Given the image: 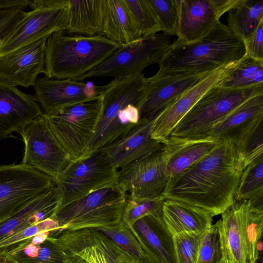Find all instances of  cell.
Segmentation results:
<instances>
[{
	"label": "cell",
	"instance_id": "obj_45",
	"mask_svg": "<svg viewBox=\"0 0 263 263\" xmlns=\"http://www.w3.org/2000/svg\"><path fill=\"white\" fill-rule=\"evenodd\" d=\"M245 55L263 61V24L261 21L253 33L243 41Z\"/></svg>",
	"mask_w": 263,
	"mask_h": 263
},
{
	"label": "cell",
	"instance_id": "obj_40",
	"mask_svg": "<svg viewBox=\"0 0 263 263\" xmlns=\"http://www.w3.org/2000/svg\"><path fill=\"white\" fill-rule=\"evenodd\" d=\"M221 261L218 220L201 235L198 263H220Z\"/></svg>",
	"mask_w": 263,
	"mask_h": 263
},
{
	"label": "cell",
	"instance_id": "obj_13",
	"mask_svg": "<svg viewBox=\"0 0 263 263\" xmlns=\"http://www.w3.org/2000/svg\"><path fill=\"white\" fill-rule=\"evenodd\" d=\"M177 41L190 43L206 36L237 0H176Z\"/></svg>",
	"mask_w": 263,
	"mask_h": 263
},
{
	"label": "cell",
	"instance_id": "obj_9",
	"mask_svg": "<svg viewBox=\"0 0 263 263\" xmlns=\"http://www.w3.org/2000/svg\"><path fill=\"white\" fill-rule=\"evenodd\" d=\"M171 45L170 36L163 33L142 37L120 46L99 66L74 81L93 77L119 79L141 73L147 66L158 64Z\"/></svg>",
	"mask_w": 263,
	"mask_h": 263
},
{
	"label": "cell",
	"instance_id": "obj_31",
	"mask_svg": "<svg viewBox=\"0 0 263 263\" xmlns=\"http://www.w3.org/2000/svg\"><path fill=\"white\" fill-rule=\"evenodd\" d=\"M263 84V61L245 55L229 65L217 85L227 89H242Z\"/></svg>",
	"mask_w": 263,
	"mask_h": 263
},
{
	"label": "cell",
	"instance_id": "obj_51",
	"mask_svg": "<svg viewBox=\"0 0 263 263\" xmlns=\"http://www.w3.org/2000/svg\"><path fill=\"white\" fill-rule=\"evenodd\" d=\"M14 263H16V262H14Z\"/></svg>",
	"mask_w": 263,
	"mask_h": 263
},
{
	"label": "cell",
	"instance_id": "obj_5",
	"mask_svg": "<svg viewBox=\"0 0 263 263\" xmlns=\"http://www.w3.org/2000/svg\"><path fill=\"white\" fill-rule=\"evenodd\" d=\"M127 193L114 182L60 206L51 218L60 231L96 229L121 222Z\"/></svg>",
	"mask_w": 263,
	"mask_h": 263
},
{
	"label": "cell",
	"instance_id": "obj_42",
	"mask_svg": "<svg viewBox=\"0 0 263 263\" xmlns=\"http://www.w3.org/2000/svg\"><path fill=\"white\" fill-rule=\"evenodd\" d=\"M60 231V227L54 220L48 218L36 222L26 229L0 241V251H6L11 246L36 234L44 232Z\"/></svg>",
	"mask_w": 263,
	"mask_h": 263
},
{
	"label": "cell",
	"instance_id": "obj_29",
	"mask_svg": "<svg viewBox=\"0 0 263 263\" xmlns=\"http://www.w3.org/2000/svg\"><path fill=\"white\" fill-rule=\"evenodd\" d=\"M104 0H68L65 31L77 35H101Z\"/></svg>",
	"mask_w": 263,
	"mask_h": 263
},
{
	"label": "cell",
	"instance_id": "obj_24",
	"mask_svg": "<svg viewBox=\"0 0 263 263\" xmlns=\"http://www.w3.org/2000/svg\"><path fill=\"white\" fill-rule=\"evenodd\" d=\"M49 236L62 250L63 263H107L89 229L57 231L50 233Z\"/></svg>",
	"mask_w": 263,
	"mask_h": 263
},
{
	"label": "cell",
	"instance_id": "obj_32",
	"mask_svg": "<svg viewBox=\"0 0 263 263\" xmlns=\"http://www.w3.org/2000/svg\"><path fill=\"white\" fill-rule=\"evenodd\" d=\"M228 12L227 26L244 41L263 21V0H237Z\"/></svg>",
	"mask_w": 263,
	"mask_h": 263
},
{
	"label": "cell",
	"instance_id": "obj_48",
	"mask_svg": "<svg viewBox=\"0 0 263 263\" xmlns=\"http://www.w3.org/2000/svg\"><path fill=\"white\" fill-rule=\"evenodd\" d=\"M261 239H260L257 246L258 258L256 263H262V242Z\"/></svg>",
	"mask_w": 263,
	"mask_h": 263
},
{
	"label": "cell",
	"instance_id": "obj_10",
	"mask_svg": "<svg viewBox=\"0 0 263 263\" xmlns=\"http://www.w3.org/2000/svg\"><path fill=\"white\" fill-rule=\"evenodd\" d=\"M46 174L29 166H0V223L14 216L54 185Z\"/></svg>",
	"mask_w": 263,
	"mask_h": 263
},
{
	"label": "cell",
	"instance_id": "obj_34",
	"mask_svg": "<svg viewBox=\"0 0 263 263\" xmlns=\"http://www.w3.org/2000/svg\"><path fill=\"white\" fill-rule=\"evenodd\" d=\"M263 193V155L243 170L236 191V201L251 200Z\"/></svg>",
	"mask_w": 263,
	"mask_h": 263
},
{
	"label": "cell",
	"instance_id": "obj_46",
	"mask_svg": "<svg viewBox=\"0 0 263 263\" xmlns=\"http://www.w3.org/2000/svg\"><path fill=\"white\" fill-rule=\"evenodd\" d=\"M131 230L144 250L143 255L141 258H140L142 263H167L160 257L152 252L146 247L141 236L134 228H131Z\"/></svg>",
	"mask_w": 263,
	"mask_h": 263
},
{
	"label": "cell",
	"instance_id": "obj_14",
	"mask_svg": "<svg viewBox=\"0 0 263 263\" xmlns=\"http://www.w3.org/2000/svg\"><path fill=\"white\" fill-rule=\"evenodd\" d=\"M68 0H60L53 6L32 10L15 27L0 48L4 54L31 44L67 26Z\"/></svg>",
	"mask_w": 263,
	"mask_h": 263
},
{
	"label": "cell",
	"instance_id": "obj_41",
	"mask_svg": "<svg viewBox=\"0 0 263 263\" xmlns=\"http://www.w3.org/2000/svg\"><path fill=\"white\" fill-rule=\"evenodd\" d=\"M161 24V31L166 36L175 35L178 22L176 0H148Z\"/></svg>",
	"mask_w": 263,
	"mask_h": 263
},
{
	"label": "cell",
	"instance_id": "obj_16",
	"mask_svg": "<svg viewBox=\"0 0 263 263\" xmlns=\"http://www.w3.org/2000/svg\"><path fill=\"white\" fill-rule=\"evenodd\" d=\"M48 36L0 55V80L14 86H34L45 73V48Z\"/></svg>",
	"mask_w": 263,
	"mask_h": 263
},
{
	"label": "cell",
	"instance_id": "obj_39",
	"mask_svg": "<svg viewBox=\"0 0 263 263\" xmlns=\"http://www.w3.org/2000/svg\"><path fill=\"white\" fill-rule=\"evenodd\" d=\"M97 245L104 253L107 263H142L137 257L120 248L106 236L95 229H89Z\"/></svg>",
	"mask_w": 263,
	"mask_h": 263
},
{
	"label": "cell",
	"instance_id": "obj_38",
	"mask_svg": "<svg viewBox=\"0 0 263 263\" xmlns=\"http://www.w3.org/2000/svg\"><path fill=\"white\" fill-rule=\"evenodd\" d=\"M201 235L182 232L173 236L176 263H198Z\"/></svg>",
	"mask_w": 263,
	"mask_h": 263
},
{
	"label": "cell",
	"instance_id": "obj_17",
	"mask_svg": "<svg viewBox=\"0 0 263 263\" xmlns=\"http://www.w3.org/2000/svg\"><path fill=\"white\" fill-rule=\"evenodd\" d=\"M210 73L155 74L148 78L149 83L139 110L140 120H155L178 97Z\"/></svg>",
	"mask_w": 263,
	"mask_h": 263
},
{
	"label": "cell",
	"instance_id": "obj_23",
	"mask_svg": "<svg viewBox=\"0 0 263 263\" xmlns=\"http://www.w3.org/2000/svg\"><path fill=\"white\" fill-rule=\"evenodd\" d=\"M61 203L60 194L53 185L14 216L0 223V241L48 218H52Z\"/></svg>",
	"mask_w": 263,
	"mask_h": 263
},
{
	"label": "cell",
	"instance_id": "obj_47",
	"mask_svg": "<svg viewBox=\"0 0 263 263\" xmlns=\"http://www.w3.org/2000/svg\"><path fill=\"white\" fill-rule=\"evenodd\" d=\"M30 0H0V10L21 9L29 7Z\"/></svg>",
	"mask_w": 263,
	"mask_h": 263
},
{
	"label": "cell",
	"instance_id": "obj_3",
	"mask_svg": "<svg viewBox=\"0 0 263 263\" xmlns=\"http://www.w3.org/2000/svg\"><path fill=\"white\" fill-rule=\"evenodd\" d=\"M149 83V78L141 73L115 79L106 85L101 93V115L86 152L110 144L138 123L140 108Z\"/></svg>",
	"mask_w": 263,
	"mask_h": 263
},
{
	"label": "cell",
	"instance_id": "obj_11",
	"mask_svg": "<svg viewBox=\"0 0 263 263\" xmlns=\"http://www.w3.org/2000/svg\"><path fill=\"white\" fill-rule=\"evenodd\" d=\"M20 134L25 144L22 164L46 174L55 182L73 160L55 138L46 116L42 114Z\"/></svg>",
	"mask_w": 263,
	"mask_h": 263
},
{
	"label": "cell",
	"instance_id": "obj_26",
	"mask_svg": "<svg viewBox=\"0 0 263 263\" xmlns=\"http://www.w3.org/2000/svg\"><path fill=\"white\" fill-rule=\"evenodd\" d=\"M101 35L120 46L142 37L124 0H104Z\"/></svg>",
	"mask_w": 263,
	"mask_h": 263
},
{
	"label": "cell",
	"instance_id": "obj_33",
	"mask_svg": "<svg viewBox=\"0 0 263 263\" xmlns=\"http://www.w3.org/2000/svg\"><path fill=\"white\" fill-rule=\"evenodd\" d=\"M241 230L245 242L247 263H256L257 246L262 238L263 210L253 207L250 200L239 201Z\"/></svg>",
	"mask_w": 263,
	"mask_h": 263
},
{
	"label": "cell",
	"instance_id": "obj_8",
	"mask_svg": "<svg viewBox=\"0 0 263 263\" xmlns=\"http://www.w3.org/2000/svg\"><path fill=\"white\" fill-rule=\"evenodd\" d=\"M118 181V170L101 148L73 160L54 183L62 206Z\"/></svg>",
	"mask_w": 263,
	"mask_h": 263
},
{
	"label": "cell",
	"instance_id": "obj_6",
	"mask_svg": "<svg viewBox=\"0 0 263 263\" xmlns=\"http://www.w3.org/2000/svg\"><path fill=\"white\" fill-rule=\"evenodd\" d=\"M261 93H263V84L236 89L216 85L196 102L169 137L183 139L206 138L207 133L215 123L246 100Z\"/></svg>",
	"mask_w": 263,
	"mask_h": 263
},
{
	"label": "cell",
	"instance_id": "obj_50",
	"mask_svg": "<svg viewBox=\"0 0 263 263\" xmlns=\"http://www.w3.org/2000/svg\"><path fill=\"white\" fill-rule=\"evenodd\" d=\"M220 263H223L222 261Z\"/></svg>",
	"mask_w": 263,
	"mask_h": 263
},
{
	"label": "cell",
	"instance_id": "obj_21",
	"mask_svg": "<svg viewBox=\"0 0 263 263\" xmlns=\"http://www.w3.org/2000/svg\"><path fill=\"white\" fill-rule=\"evenodd\" d=\"M154 122L140 119L125 135L102 148L116 169L163 148L164 144L152 138Z\"/></svg>",
	"mask_w": 263,
	"mask_h": 263
},
{
	"label": "cell",
	"instance_id": "obj_28",
	"mask_svg": "<svg viewBox=\"0 0 263 263\" xmlns=\"http://www.w3.org/2000/svg\"><path fill=\"white\" fill-rule=\"evenodd\" d=\"M219 233L223 263H247L241 230L239 202L236 201L221 214Z\"/></svg>",
	"mask_w": 263,
	"mask_h": 263
},
{
	"label": "cell",
	"instance_id": "obj_27",
	"mask_svg": "<svg viewBox=\"0 0 263 263\" xmlns=\"http://www.w3.org/2000/svg\"><path fill=\"white\" fill-rule=\"evenodd\" d=\"M50 233H40L14 244L6 251L8 256L16 263H63V252Z\"/></svg>",
	"mask_w": 263,
	"mask_h": 263
},
{
	"label": "cell",
	"instance_id": "obj_15",
	"mask_svg": "<svg viewBox=\"0 0 263 263\" xmlns=\"http://www.w3.org/2000/svg\"><path fill=\"white\" fill-rule=\"evenodd\" d=\"M35 98L43 114L49 115L77 103L89 101L100 97L106 88L69 79L37 78L34 85Z\"/></svg>",
	"mask_w": 263,
	"mask_h": 263
},
{
	"label": "cell",
	"instance_id": "obj_37",
	"mask_svg": "<svg viewBox=\"0 0 263 263\" xmlns=\"http://www.w3.org/2000/svg\"><path fill=\"white\" fill-rule=\"evenodd\" d=\"M108 237L117 245L131 254L141 258L144 254L140 243L130 228L121 222L95 229Z\"/></svg>",
	"mask_w": 263,
	"mask_h": 263
},
{
	"label": "cell",
	"instance_id": "obj_35",
	"mask_svg": "<svg viewBox=\"0 0 263 263\" xmlns=\"http://www.w3.org/2000/svg\"><path fill=\"white\" fill-rule=\"evenodd\" d=\"M142 37L161 31L159 20L148 0H124Z\"/></svg>",
	"mask_w": 263,
	"mask_h": 263
},
{
	"label": "cell",
	"instance_id": "obj_7",
	"mask_svg": "<svg viewBox=\"0 0 263 263\" xmlns=\"http://www.w3.org/2000/svg\"><path fill=\"white\" fill-rule=\"evenodd\" d=\"M102 108L98 98L77 103L46 115L55 138L77 159L86 151L95 133Z\"/></svg>",
	"mask_w": 263,
	"mask_h": 263
},
{
	"label": "cell",
	"instance_id": "obj_2",
	"mask_svg": "<svg viewBox=\"0 0 263 263\" xmlns=\"http://www.w3.org/2000/svg\"><path fill=\"white\" fill-rule=\"evenodd\" d=\"M243 41L220 22L204 37L190 43L175 40L158 61L157 76L210 73L245 55Z\"/></svg>",
	"mask_w": 263,
	"mask_h": 263
},
{
	"label": "cell",
	"instance_id": "obj_12",
	"mask_svg": "<svg viewBox=\"0 0 263 263\" xmlns=\"http://www.w3.org/2000/svg\"><path fill=\"white\" fill-rule=\"evenodd\" d=\"M168 180L164 147L118 170L119 186L126 193H129L131 198L136 200L151 199L161 196Z\"/></svg>",
	"mask_w": 263,
	"mask_h": 263
},
{
	"label": "cell",
	"instance_id": "obj_44",
	"mask_svg": "<svg viewBox=\"0 0 263 263\" xmlns=\"http://www.w3.org/2000/svg\"><path fill=\"white\" fill-rule=\"evenodd\" d=\"M26 13L21 9L0 10V48Z\"/></svg>",
	"mask_w": 263,
	"mask_h": 263
},
{
	"label": "cell",
	"instance_id": "obj_49",
	"mask_svg": "<svg viewBox=\"0 0 263 263\" xmlns=\"http://www.w3.org/2000/svg\"><path fill=\"white\" fill-rule=\"evenodd\" d=\"M0 263H14L8 256L6 251H0Z\"/></svg>",
	"mask_w": 263,
	"mask_h": 263
},
{
	"label": "cell",
	"instance_id": "obj_1",
	"mask_svg": "<svg viewBox=\"0 0 263 263\" xmlns=\"http://www.w3.org/2000/svg\"><path fill=\"white\" fill-rule=\"evenodd\" d=\"M245 167L236 145L220 139L206 155L169 178L161 196L203 209L213 216L221 214L236 202V191Z\"/></svg>",
	"mask_w": 263,
	"mask_h": 263
},
{
	"label": "cell",
	"instance_id": "obj_25",
	"mask_svg": "<svg viewBox=\"0 0 263 263\" xmlns=\"http://www.w3.org/2000/svg\"><path fill=\"white\" fill-rule=\"evenodd\" d=\"M161 216L173 236L182 232L202 234L212 226L213 217L203 209L171 199H165Z\"/></svg>",
	"mask_w": 263,
	"mask_h": 263
},
{
	"label": "cell",
	"instance_id": "obj_43",
	"mask_svg": "<svg viewBox=\"0 0 263 263\" xmlns=\"http://www.w3.org/2000/svg\"><path fill=\"white\" fill-rule=\"evenodd\" d=\"M237 148L243 156L246 167L263 155V121L256 126L242 144Z\"/></svg>",
	"mask_w": 263,
	"mask_h": 263
},
{
	"label": "cell",
	"instance_id": "obj_22",
	"mask_svg": "<svg viewBox=\"0 0 263 263\" xmlns=\"http://www.w3.org/2000/svg\"><path fill=\"white\" fill-rule=\"evenodd\" d=\"M220 140L210 137L196 139L169 137L164 146L168 178L178 176L206 155Z\"/></svg>",
	"mask_w": 263,
	"mask_h": 263
},
{
	"label": "cell",
	"instance_id": "obj_18",
	"mask_svg": "<svg viewBox=\"0 0 263 263\" xmlns=\"http://www.w3.org/2000/svg\"><path fill=\"white\" fill-rule=\"evenodd\" d=\"M43 114L35 96L0 80V139L20 134L30 122Z\"/></svg>",
	"mask_w": 263,
	"mask_h": 263
},
{
	"label": "cell",
	"instance_id": "obj_4",
	"mask_svg": "<svg viewBox=\"0 0 263 263\" xmlns=\"http://www.w3.org/2000/svg\"><path fill=\"white\" fill-rule=\"evenodd\" d=\"M120 45L101 35L86 36L64 30L50 35L45 48V77L75 81L111 56Z\"/></svg>",
	"mask_w": 263,
	"mask_h": 263
},
{
	"label": "cell",
	"instance_id": "obj_20",
	"mask_svg": "<svg viewBox=\"0 0 263 263\" xmlns=\"http://www.w3.org/2000/svg\"><path fill=\"white\" fill-rule=\"evenodd\" d=\"M261 121L263 93L246 100L215 123L205 137L227 139L239 147Z\"/></svg>",
	"mask_w": 263,
	"mask_h": 263
},
{
	"label": "cell",
	"instance_id": "obj_19",
	"mask_svg": "<svg viewBox=\"0 0 263 263\" xmlns=\"http://www.w3.org/2000/svg\"><path fill=\"white\" fill-rule=\"evenodd\" d=\"M228 66L209 73L164 110L154 120L152 138L165 144L172 130L183 117L204 93L218 84L224 75Z\"/></svg>",
	"mask_w": 263,
	"mask_h": 263
},
{
	"label": "cell",
	"instance_id": "obj_36",
	"mask_svg": "<svg viewBox=\"0 0 263 263\" xmlns=\"http://www.w3.org/2000/svg\"><path fill=\"white\" fill-rule=\"evenodd\" d=\"M165 199L161 195L151 199L136 200L127 195L121 222L133 226L139 219L149 215H162Z\"/></svg>",
	"mask_w": 263,
	"mask_h": 263
},
{
	"label": "cell",
	"instance_id": "obj_30",
	"mask_svg": "<svg viewBox=\"0 0 263 263\" xmlns=\"http://www.w3.org/2000/svg\"><path fill=\"white\" fill-rule=\"evenodd\" d=\"M146 247L167 263H176L173 236L162 216L149 215L133 225Z\"/></svg>",
	"mask_w": 263,
	"mask_h": 263
}]
</instances>
